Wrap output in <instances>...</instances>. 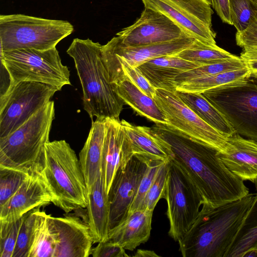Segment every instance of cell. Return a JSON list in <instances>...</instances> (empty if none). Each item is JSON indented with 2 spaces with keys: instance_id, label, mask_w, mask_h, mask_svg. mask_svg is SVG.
I'll return each instance as SVG.
<instances>
[{
  "instance_id": "6da1fadb",
  "label": "cell",
  "mask_w": 257,
  "mask_h": 257,
  "mask_svg": "<svg viewBox=\"0 0 257 257\" xmlns=\"http://www.w3.org/2000/svg\"><path fill=\"white\" fill-rule=\"evenodd\" d=\"M151 128L169 144L172 159L193 182L202 196L203 204L217 207L249 193L243 181L232 174L219 158L218 150L167 124H155Z\"/></svg>"
},
{
  "instance_id": "7a4b0ae2",
  "label": "cell",
  "mask_w": 257,
  "mask_h": 257,
  "mask_svg": "<svg viewBox=\"0 0 257 257\" xmlns=\"http://www.w3.org/2000/svg\"><path fill=\"white\" fill-rule=\"evenodd\" d=\"M255 196L248 193L212 207L203 204L195 221L178 241L183 257H225Z\"/></svg>"
},
{
  "instance_id": "3957f363",
  "label": "cell",
  "mask_w": 257,
  "mask_h": 257,
  "mask_svg": "<svg viewBox=\"0 0 257 257\" xmlns=\"http://www.w3.org/2000/svg\"><path fill=\"white\" fill-rule=\"evenodd\" d=\"M102 46L89 39L75 38L67 50L74 60L82 88L84 109L92 121L94 117L120 120L125 104L109 82Z\"/></svg>"
},
{
  "instance_id": "277c9868",
  "label": "cell",
  "mask_w": 257,
  "mask_h": 257,
  "mask_svg": "<svg viewBox=\"0 0 257 257\" xmlns=\"http://www.w3.org/2000/svg\"><path fill=\"white\" fill-rule=\"evenodd\" d=\"M40 174L55 206L66 213L86 207L88 193L79 160L65 140L45 144Z\"/></svg>"
},
{
  "instance_id": "5b68a950",
  "label": "cell",
  "mask_w": 257,
  "mask_h": 257,
  "mask_svg": "<svg viewBox=\"0 0 257 257\" xmlns=\"http://www.w3.org/2000/svg\"><path fill=\"white\" fill-rule=\"evenodd\" d=\"M55 118L54 102L50 100L15 131L0 139V167L30 175L43 169L44 146Z\"/></svg>"
},
{
  "instance_id": "8992f818",
  "label": "cell",
  "mask_w": 257,
  "mask_h": 257,
  "mask_svg": "<svg viewBox=\"0 0 257 257\" xmlns=\"http://www.w3.org/2000/svg\"><path fill=\"white\" fill-rule=\"evenodd\" d=\"M73 26L65 20L23 14L0 16L1 52L24 49L46 50L70 35Z\"/></svg>"
},
{
  "instance_id": "52a82bcc",
  "label": "cell",
  "mask_w": 257,
  "mask_h": 257,
  "mask_svg": "<svg viewBox=\"0 0 257 257\" xmlns=\"http://www.w3.org/2000/svg\"><path fill=\"white\" fill-rule=\"evenodd\" d=\"M1 61L11 87L22 81L45 83L60 91L71 85L70 71L62 64L56 47L46 50L24 49L1 52Z\"/></svg>"
},
{
  "instance_id": "ba28073f",
  "label": "cell",
  "mask_w": 257,
  "mask_h": 257,
  "mask_svg": "<svg viewBox=\"0 0 257 257\" xmlns=\"http://www.w3.org/2000/svg\"><path fill=\"white\" fill-rule=\"evenodd\" d=\"M227 118L235 132L257 142V74L201 93Z\"/></svg>"
},
{
  "instance_id": "9c48e42d",
  "label": "cell",
  "mask_w": 257,
  "mask_h": 257,
  "mask_svg": "<svg viewBox=\"0 0 257 257\" xmlns=\"http://www.w3.org/2000/svg\"><path fill=\"white\" fill-rule=\"evenodd\" d=\"M164 198L167 203L168 234L178 242L195 221L203 201L188 175L173 159L168 162Z\"/></svg>"
},
{
  "instance_id": "30bf717a",
  "label": "cell",
  "mask_w": 257,
  "mask_h": 257,
  "mask_svg": "<svg viewBox=\"0 0 257 257\" xmlns=\"http://www.w3.org/2000/svg\"><path fill=\"white\" fill-rule=\"evenodd\" d=\"M58 89L34 81L8 87L0 98V139L15 131L46 104Z\"/></svg>"
},
{
  "instance_id": "8fae6325",
  "label": "cell",
  "mask_w": 257,
  "mask_h": 257,
  "mask_svg": "<svg viewBox=\"0 0 257 257\" xmlns=\"http://www.w3.org/2000/svg\"><path fill=\"white\" fill-rule=\"evenodd\" d=\"M144 8L159 12L187 35L202 43L216 45L212 27L213 14L209 0H141Z\"/></svg>"
},
{
  "instance_id": "7c38bea8",
  "label": "cell",
  "mask_w": 257,
  "mask_h": 257,
  "mask_svg": "<svg viewBox=\"0 0 257 257\" xmlns=\"http://www.w3.org/2000/svg\"><path fill=\"white\" fill-rule=\"evenodd\" d=\"M154 99L165 114L167 124L219 152L224 151L227 138L199 117L176 91L157 88Z\"/></svg>"
},
{
  "instance_id": "4fadbf2b",
  "label": "cell",
  "mask_w": 257,
  "mask_h": 257,
  "mask_svg": "<svg viewBox=\"0 0 257 257\" xmlns=\"http://www.w3.org/2000/svg\"><path fill=\"white\" fill-rule=\"evenodd\" d=\"M147 166L145 160L133 156L117 169L108 193L109 231L127 217Z\"/></svg>"
},
{
  "instance_id": "5bb4252c",
  "label": "cell",
  "mask_w": 257,
  "mask_h": 257,
  "mask_svg": "<svg viewBox=\"0 0 257 257\" xmlns=\"http://www.w3.org/2000/svg\"><path fill=\"white\" fill-rule=\"evenodd\" d=\"M186 35L166 16L148 8L135 23L116 34L123 44L130 46L164 43Z\"/></svg>"
},
{
  "instance_id": "9a60e30c",
  "label": "cell",
  "mask_w": 257,
  "mask_h": 257,
  "mask_svg": "<svg viewBox=\"0 0 257 257\" xmlns=\"http://www.w3.org/2000/svg\"><path fill=\"white\" fill-rule=\"evenodd\" d=\"M195 41L196 39L186 35L164 43L130 46L123 44L116 36L102 46V53L124 60L132 66L139 67L153 59L175 55L190 47Z\"/></svg>"
},
{
  "instance_id": "2e32d148",
  "label": "cell",
  "mask_w": 257,
  "mask_h": 257,
  "mask_svg": "<svg viewBox=\"0 0 257 257\" xmlns=\"http://www.w3.org/2000/svg\"><path fill=\"white\" fill-rule=\"evenodd\" d=\"M51 202V195L40 173L30 175L0 206V222L17 221L32 210Z\"/></svg>"
},
{
  "instance_id": "e0dca14e",
  "label": "cell",
  "mask_w": 257,
  "mask_h": 257,
  "mask_svg": "<svg viewBox=\"0 0 257 257\" xmlns=\"http://www.w3.org/2000/svg\"><path fill=\"white\" fill-rule=\"evenodd\" d=\"M52 218L59 233L55 257L90 256L94 243L87 221L72 214Z\"/></svg>"
},
{
  "instance_id": "ac0fdd59",
  "label": "cell",
  "mask_w": 257,
  "mask_h": 257,
  "mask_svg": "<svg viewBox=\"0 0 257 257\" xmlns=\"http://www.w3.org/2000/svg\"><path fill=\"white\" fill-rule=\"evenodd\" d=\"M218 156L226 167L243 181L257 188V142L235 133L227 138L224 151Z\"/></svg>"
},
{
  "instance_id": "d6986e66",
  "label": "cell",
  "mask_w": 257,
  "mask_h": 257,
  "mask_svg": "<svg viewBox=\"0 0 257 257\" xmlns=\"http://www.w3.org/2000/svg\"><path fill=\"white\" fill-rule=\"evenodd\" d=\"M120 121L129 139L132 157L147 161L166 162L173 158L169 144L156 135L151 127L135 125L124 119Z\"/></svg>"
},
{
  "instance_id": "ffe728a7",
  "label": "cell",
  "mask_w": 257,
  "mask_h": 257,
  "mask_svg": "<svg viewBox=\"0 0 257 257\" xmlns=\"http://www.w3.org/2000/svg\"><path fill=\"white\" fill-rule=\"evenodd\" d=\"M153 210H136L130 213L119 224L110 230L108 240L117 243L125 250L133 251L149 239Z\"/></svg>"
},
{
  "instance_id": "44dd1931",
  "label": "cell",
  "mask_w": 257,
  "mask_h": 257,
  "mask_svg": "<svg viewBox=\"0 0 257 257\" xmlns=\"http://www.w3.org/2000/svg\"><path fill=\"white\" fill-rule=\"evenodd\" d=\"M105 119L96 118L92 125L84 145L79 155L88 194L102 174V154Z\"/></svg>"
},
{
  "instance_id": "7402d4cb",
  "label": "cell",
  "mask_w": 257,
  "mask_h": 257,
  "mask_svg": "<svg viewBox=\"0 0 257 257\" xmlns=\"http://www.w3.org/2000/svg\"><path fill=\"white\" fill-rule=\"evenodd\" d=\"M202 65L175 55H168L151 59L138 68L156 89L175 91L172 82L178 74Z\"/></svg>"
},
{
  "instance_id": "603a6c76",
  "label": "cell",
  "mask_w": 257,
  "mask_h": 257,
  "mask_svg": "<svg viewBox=\"0 0 257 257\" xmlns=\"http://www.w3.org/2000/svg\"><path fill=\"white\" fill-rule=\"evenodd\" d=\"M128 136L121 121L105 119L102 154V176L108 194L114 175L120 166Z\"/></svg>"
},
{
  "instance_id": "cb8c5ba5",
  "label": "cell",
  "mask_w": 257,
  "mask_h": 257,
  "mask_svg": "<svg viewBox=\"0 0 257 257\" xmlns=\"http://www.w3.org/2000/svg\"><path fill=\"white\" fill-rule=\"evenodd\" d=\"M88 224L93 243L108 240L109 221V204L102 174L95 182L88 194Z\"/></svg>"
},
{
  "instance_id": "d4e9b609",
  "label": "cell",
  "mask_w": 257,
  "mask_h": 257,
  "mask_svg": "<svg viewBox=\"0 0 257 257\" xmlns=\"http://www.w3.org/2000/svg\"><path fill=\"white\" fill-rule=\"evenodd\" d=\"M116 93L134 111L155 124H167L165 114L155 99L142 91L132 81L123 78L112 84Z\"/></svg>"
},
{
  "instance_id": "484cf974",
  "label": "cell",
  "mask_w": 257,
  "mask_h": 257,
  "mask_svg": "<svg viewBox=\"0 0 257 257\" xmlns=\"http://www.w3.org/2000/svg\"><path fill=\"white\" fill-rule=\"evenodd\" d=\"M58 242L52 216L39 208L28 257H55Z\"/></svg>"
},
{
  "instance_id": "4316f807",
  "label": "cell",
  "mask_w": 257,
  "mask_h": 257,
  "mask_svg": "<svg viewBox=\"0 0 257 257\" xmlns=\"http://www.w3.org/2000/svg\"><path fill=\"white\" fill-rule=\"evenodd\" d=\"M176 92L180 99L199 117L225 137L236 133L225 116L201 93Z\"/></svg>"
},
{
  "instance_id": "83f0119b",
  "label": "cell",
  "mask_w": 257,
  "mask_h": 257,
  "mask_svg": "<svg viewBox=\"0 0 257 257\" xmlns=\"http://www.w3.org/2000/svg\"><path fill=\"white\" fill-rule=\"evenodd\" d=\"M251 74L247 67L195 79L176 87V91L201 93L216 88L237 83Z\"/></svg>"
},
{
  "instance_id": "f1b7e54d",
  "label": "cell",
  "mask_w": 257,
  "mask_h": 257,
  "mask_svg": "<svg viewBox=\"0 0 257 257\" xmlns=\"http://www.w3.org/2000/svg\"><path fill=\"white\" fill-rule=\"evenodd\" d=\"M254 248H257V193L225 257H242Z\"/></svg>"
},
{
  "instance_id": "f546056e",
  "label": "cell",
  "mask_w": 257,
  "mask_h": 257,
  "mask_svg": "<svg viewBox=\"0 0 257 257\" xmlns=\"http://www.w3.org/2000/svg\"><path fill=\"white\" fill-rule=\"evenodd\" d=\"M247 67L240 57L218 61L203 65L178 74L173 80L175 89L177 86L189 81L226 71H233Z\"/></svg>"
},
{
  "instance_id": "4dcf8cb0",
  "label": "cell",
  "mask_w": 257,
  "mask_h": 257,
  "mask_svg": "<svg viewBox=\"0 0 257 257\" xmlns=\"http://www.w3.org/2000/svg\"><path fill=\"white\" fill-rule=\"evenodd\" d=\"M174 55L202 65L232 58L236 56L217 45H210L197 40L190 47Z\"/></svg>"
},
{
  "instance_id": "1f68e13d",
  "label": "cell",
  "mask_w": 257,
  "mask_h": 257,
  "mask_svg": "<svg viewBox=\"0 0 257 257\" xmlns=\"http://www.w3.org/2000/svg\"><path fill=\"white\" fill-rule=\"evenodd\" d=\"M231 20L236 32L245 30L257 13L254 0H229Z\"/></svg>"
},
{
  "instance_id": "d6a6232c",
  "label": "cell",
  "mask_w": 257,
  "mask_h": 257,
  "mask_svg": "<svg viewBox=\"0 0 257 257\" xmlns=\"http://www.w3.org/2000/svg\"><path fill=\"white\" fill-rule=\"evenodd\" d=\"M36 208L23 216L13 257H28L37 211Z\"/></svg>"
},
{
  "instance_id": "836d02e7",
  "label": "cell",
  "mask_w": 257,
  "mask_h": 257,
  "mask_svg": "<svg viewBox=\"0 0 257 257\" xmlns=\"http://www.w3.org/2000/svg\"><path fill=\"white\" fill-rule=\"evenodd\" d=\"M29 176L18 170L0 167V206L16 192Z\"/></svg>"
},
{
  "instance_id": "e575fe53",
  "label": "cell",
  "mask_w": 257,
  "mask_h": 257,
  "mask_svg": "<svg viewBox=\"0 0 257 257\" xmlns=\"http://www.w3.org/2000/svg\"><path fill=\"white\" fill-rule=\"evenodd\" d=\"M169 161L164 162L150 187L144 200L142 209L153 210L158 201L164 198L168 172Z\"/></svg>"
},
{
  "instance_id": "d590c367",
  "label": "cell",
  "mask_w": 257,
  "mask_h": 257,
  "mask_svg": "<svg viewBox=\"0 0 257 257\" xmlns=\"http://www.w3.org/2000/svg\"><path fill=\"white\" fill-rule=\"evenodd\" d=\"M23 217L11 223L0 222V256L13 257Z\"/></svg>"
},
{
  "instance_id": "8d00e7d4",
  "label": "cell",
  "mask_w": 257,
  "mask_h": 257,
  "mask_svg": "<svg viewBox=\"0 0 257 257\" xmlns=\"http://www.w3.org/2000/svg\"><path fill=\"white\" fill-rule=\"evenodd\" d=\"M164 162H165L159 161L148 162L147 169L141 180L136 196L132 204L128 214L136 210H142L145 197L160 166Z\"/></svg>"
},
{
  "instance_id": "74e56055",
  "label": "cell",
  "mask_w": 257,
  "mask_h": 257,
  "mask_svg": "<svg viewBox=\"0 0 257 257\" xmlns=\"http://www.w3.org/2000/svg\"><path fill=\"white\" fill-rule=\"evenodd\" d=\"M90 255L93 257H127L125 249L119 244L107 240L98 243L92 248Z\"/></svg>"
},
{
  "instance_id": "f35d334b",
  "label": "cell",
  "mask_w": 257,
  "mask_h": 257,
  "mask_svg": "<svg viewBox=\"0 0 257 257\" xmlns=\"http://www.w3.org/2000/svg\"><path fill=\"white\" fill-rule=\"evenodd\" d=\"M235 41L242 49L257 46V13L245 30L236 33Z\"/></svg>"
},
{
  "instance_id": "ab89813d",
  "label": "cell",
  "mask_w": 257,
  "mask_h": 257,
  "mask_svg": "<svg viewBox=\"0 0 257 257\" xmlns=\"http://www.w3.org/2000/svg\"><path fill=\"white\" fill-rule=\"evenodd\" d=\"M209 1L222 22L232 25L230 14L229 0H209Z\"/></svg>"
},
{
  "instance_id": "60d3db41",
  "label": "cell",
  "mask_w": 257,
  "mask_h": 257,
  "mask_svg": "<svg viewBox=\"0 0 257 257\" xmlns=\"http://www.w3.org/2000/svg\"><path fill=\"white\" fill-rule=\"evenodd\" d=\"M239 57L250 70L251 73L257 74V46L242 49Z\"/></svg>"
},
{
  "instance_id": "b9f144b4",
  "label": "cell",
  "mask_w": 257,
  "mask_h": 257,
  "mask_svg": "<svg viewBox=\"0 0 257 257\" xmlns=\"http://www.w3.org/2000/svg\"><path fill=\"white\" fill-rule=\"evenodd\" d=\"M134 256L136 257H158L154 251L147 249H139L137 250Z\"/></svg>"
},
{
  "instance_id": "7bdbcfd3",
  "label": "cell",
  "mask_w": 257,
  "mask_h": 257,
  "mask_svg": "<svg viewBox=\"0 0 257 257\" xmlns=\"http://www.w3.org/2000/svg\"><path fill=\"white\" fill-rule=\"evenodd\" d=\"M242 257H257V248H251L246 251Z\"/></svg>"
},
{
  "instance_id": "ee69618b",
  "label": "cell",
  "mask_w": 257,
  "mask_h": 257,
  "mask_svg": "<svg viewBox=\"0 0 257 257\" xmlns=\"http://www.w3.org/2000/svg\"><path fill=\"white\" fill-rule=\"evenodd\" d=\"M257 3V0H254Z\"/></svg>"
}]
</instances>
